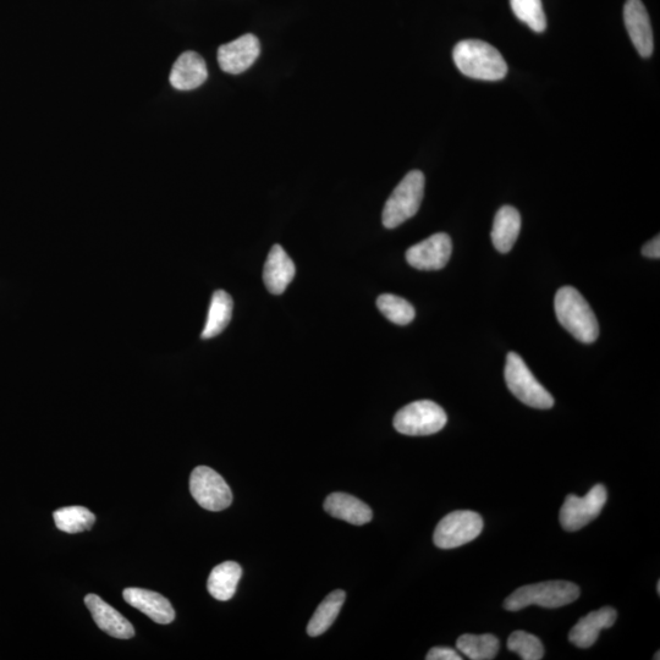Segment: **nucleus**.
Masks as SVG:
<instances>
[{
  "label": "nucleus",
  "instance_id": "f257e3e1",
  "mask_svg": "<svg viewBox=\"0 0 660 660\" xmlns=\"http://www.w3.org/2000/svg\"><path fill=\"white\" fill-rule=\"evenodd\" d=\"M453 59L462 74L471 79L499 81L508 74V64L492 44L466 40L456 44Z\"/></svg>",
  "mask_w": 660,
  "mask_h": 660
},
{
  "label": "nucleus",
  "instance_id": "f03ea898",
  "mask_svg": "<svg viewBox=\"0 0 660 660\" xmlns=\"http://www.w3.org/2000/svg\"><path fill=\"white\" fill-rule=\"evenodd\" d=\"M558 321L575 339L591 344L598 339L599 326L588 302L571 286L558 290L554 301Z\"/></svg>",
  "mask_w": 660,
  "mask_h": 660
},
{
  "label": "nucleus",
  "instance_id": "7ed1b4c3",
  "mask_svg": "<svg viewBox=\"0 0 660 660\" xmlns=\"http://www.w3.org/2000/svg\"><path fill=\"white\" fill-rule=\"evenodd\" d=\"M580 597V588L568 581H547L520 587L505 599L504 608L509 612L538 605L542 608H560L574 603Z\"/></svg>",
  "mask_w": 660,
  "mask_h": 660
},
{
  "label": "nucleus",
  "instance_id": "20e7f679",
  "mask_svg": "<svg viewBox=\"0 0 660 660\" xmlns=\"http://www.w3.org/2000/svg\"><path fill=\"white\" fill-rule=\"evenodd\" d=\"M425 184V175L420 170L406 174L385 203L382 216L385 228H398L415 216L425 195Z\"/></svg>",
  "mask_w": 660,
  "mask_h": 660
},
{
  "label": "nucleus",
  "instance_id": "39448f33",
  "mask_svg": "<svg viewBox=\"0 0 660 660\" xmlns=\"http://www.w3.org/2000/svg\"><path fill=\"white\" fill-rule=\"evenodd\" d=\"M505 382L517 399L533 409L548 410L554 406V398L533 376L530 368L516 352L506 357Z\"/></svg>",
  "mask_w": 660,
  "mask_h": 660
},
{
  "label": "nucleus",
  "instance_id": "423d86ee",
  "mask_svg": "<svg viewBox=\"0 0 660 660\" xmlns=\"http://www.w3.org/2000/svg\"><path fill=\"white\" fill-rule=\"evenodd\" d=\"M448 416L431 400L415 401L403 407L394 417V428L411 437L431 436L447 425Z\"/></svg>",
  "mask_w": 660,
  "mask_h": 660
},
{
  "label": "nucleus",
  "instance_id": "0eeeda50",
  "mask_svg": "<svg viewBox=\"0 0 660 660\" xmlns=\"http://www.w3.org/2000/svg\"><path fill=\"white\" fill-rule=\"evenodd\" d=\"M483 530L480 514L470 510H458L440 520L434 531V544L440 549H454L475 541Z\"/></svg>",
  "mask_w": 660,
  "mask_h": 660
},
{
  "label": "nucleus",
  "instance_id": "6e6552de",
  "mask_svg": "<svg viewBox=\"0 0 660 660\" xmlns=\"http://www.w3.org/2000/svg\"><path fill=\"white\" fill-rule=\"evenodd\" d=\"M190 492L201 508L222 511L233 503V493L218 472L207 466H198L190 476Z\"/></svg>",
  "mask_w": 660,
  "mask_h": 660
},
{
  "label": "nucleus",
  "instance_id": "1a4fd4ad",
  "mask_svg": "<svg viewBox=\"0 0 660 660\" xmlns=\"http://www.w3.org/2000/svg\"><path fill=\"white\" fill-rule=\"evenodd\" d=\"M608 492L603 484H597L585 497L570 494L560 510V524L564 530L574 532L597 519L607 503Z\"/></svg>",
  "mask_w": 660,
  "mask_h": 660
},
{
  "label": "nucleus",
  "instance_id": "9d476101",
  "mask_svg": "<svg viewBox=\"0 0 660 660\" xmlns=\"http://www.w3.org/2000/svg\"><path fill=\"white\" fill-rule=\"evenodd\" d=\"M451 252L453 244L450 236L437 233L410 247L406 252V261L418 271H439L447 266Z\"/></svg>",
  "mask_w": 660,
  "mask_h": 660
},
{
  "label": "nucleus",
  "instance_id": "9b49d317",
  "mask_svg": "<svg viewBox=\"0 0 660 660\" xmlns=\"http://www.w3.org/2000/svg\"><path fill=\"white\" fill-rule=\"evenodd\" d=\"M260 54V40L252 33H247L238 40L219 47L218 63L225 73L239 75L250 69Z\"/></svg>",
  "mask_w": 660,
  "mask_h": 660
},
{
  "label": "nucleus",
  "instance_id": "f8f14e48",
  "mask_svg": "<svg viewBox=\"0 0 660 660\" xmlns=\"http://www.w3.org/2000/svg\"><path fill=\"white\" fill-rule=\"evenodd\" d=\"M627 32L642 58L651 57L654 48L651 20L641 0H627L624 7Z\"/></svg>",
  "mask_w": 660,
  "mask_h": 660
},
{
  "label": "nucleus",
  "instance_id": "ddd939ff",
  "mask_svg": "<svg viewBox=\"0 0 660 660\" xmlns=\"http://www.w3.org/2000/svg\"><path fill=\"white\" fill-rule=\"evenodd\" d=\"M85 604L93 620L102 631L119 640H129L135 636L134 626L118 610L103 601L97 594H87Z\"/></svg>",
  "mask_w": 660,
  "mask_h": 660
},
{
  "label": "nucleus",
  "instance_id": "4468645a",
  "mask_svg": "<svg viewBox=\"0 0 660 660\" xmlns=\"http://www.w3.org/2000/svg\"><path fill=\"white\" fill-rule=\"evenodd\" d=\"M123 597L126 603L140 610L154 623L168 625L175 620L173 605L162 594L143 590V588L130 587L124 590Z\"/></svg>",
  "mask_w": 660,
  "mask_h": 660
},
{
  "label": "nucleus",
  "instance_id": "2eb2a0df",
  "mask_svg": "<svg viewBox=\"0 0 660 660\" xmlns=\"http://www.w3.org/2000/svg\"><path fill=\"white\" fill-rule=\"evenodd\" d=\"M208 70L205 60L196 52L180 55L170 71V84L179 91H191L205 84Z\"/></svg>",
  "mask_w": 660,
  "mask_h": 660
},
{
  "label": "nucleus",
  "instance_id": "dca6fc26",
  "mask_svg": "<svg viewBox=\"0 0 660 660\" xmlns=\"http://www.w3.org/2000/svg\"><path fill=\"white\" fill-rule=\"evenodd\" d=\"M296 268L282 246L274 245L264 264L263 280L269 293L282 295L293 282Z\"/></svg>",
  "mask_w": 660,
  "mask_h": 660
},
{
  "label": "nucleus",
  "instance_id": "f3484780",
  "mask_svg": "<svg viewBox=\"0 0 660 660\" xmlns=\"http://www.w3.org/2000/svg\"><path fill=\"white\" fill-rule=\"evenodd\" d=\"M616 610L612 607H603L592 612L572 627L569 641L579 648H590L597 642L599 634L604 629H609L615 624Z\"/></svg>",
  "mask_w": 660,
  "mask_h": 660
},
{
  "label": "nucleus",
  "instance_id": "a211bd4d",
  "mask_svg": "<svg viewBox=\"0 0 660 660\" xmlns=\"http://www.w3.org/2000/svg\"><path fill=\"white\" fill-rule=\"evenodd\" d=\"M324 510L335 519L344 520L355 526L366 525L373 517L370 506L345 493L330 494L324 502Z\"/></svg>",
  "mask_w": 660,
  "mask_h": 660
},
{
  "label": "nucleus",
  "instance_id": "6ab92c4d",
  "mask_svg": "<svg viewBox=\"0 0 660 660\" xmlns=\"http://www.w3.org/2000/svg\"><path fill=\"white\" fill-rule=\"evenodd\" d=\"M521 230V216L516 208L504 206L495 214L492 241L495 249L502 253L513 250Z\"/></svg>",
  "mask_w": 660,
  "mask_h": 660
},
{
  "label": "nucleus",
  "instance_id": "aec40b11",
  "mask_svg": "<svg viewBox=\"0 0 660 660\" xmlns=\"http://www.w3.org/2000/svg\"><path fill=\"white\" fill-rule=\"evenodd\" d=\"M241 576V566L235 561H225V563L219 564L208 577L209 594L217 601H229L234 597Z\"/></svg>",
  "mask_w": 660,
  "mask_h": 660
},
{
  "label": "nucleus",
  "instance_id": "412c9836",
  "mask_svg": "<svg viewBox=\"0 0 660 660\" xmlns=\"http://www.w3.org/2000/svg\"><path fill=\"white\" fill-rule=\"evenodd\" d=\"M233 307V299L227 291L217 290L213 294L206 326L201 335L202 339H212L224 332L225 328L229 326L231 316H233Z\"/></svg>",
  "mask_w": 660,
  "mask_h": 660
},
{
  "label": "nucleus",
  "instance_id": "4be33fe9",
  "mask_svg": "<svg viewBox=\"0 0 660 660\" xmlns=\"http://www.w3.org/2000/svg\"><path fill=\"white\" fill-rule=\"evenodd\" d=\"M346 594L344 591L337 590L329 594L324 601L319 604L316 613L313 614L310 623L307 626V634L311 637L321 636L335 619L338 618L341 607L345 602Z\"/></svg>",
  "mask_w": 660,
  "mask_h": 660
},
{
  "label": "nucleus",
  "instance_id": "5701e85b",
  "mask_svg": "<svg viewBox=\"0 0 660 660\" xmlns=\"http://www.w3.org/2000/svg\"><path fill=\"white\" fill-rule=\"evenodd\" d=\"M55 525L58 530L70 535L90 531L95 525L96 515L84 506H66L53 513Z\"/></svg>",
  "mask_w": 660,
  "mask_h": 660
},
{
  "label": "nucleus",
  "instance_id": "b1692460",
  "mask_svg": "<svg viewBox=\"0 0 660 660\" xmlns=\"http://www.w3.org/2000/svg\"><path fill=\"white\" fill-rule=\"evenodd\" d=\"M456 647L471 660H492L497 657L500 642L492 634H465L459 637Z\"/></svg>",
  "mask_w": 660,
  "mask_h": 660
},
{
  "label": "nucleus",
  "instance_id": "393cba45",
  "mask_svg": "<svg viewBox=\"0 0 660 660\" xmlns=\"http://www.w3.org/2000/svg\"><path fill=\"white\" fill-rule=\"evenodd\" d=\"M377 307L385 318L389 319L390 322L399 324V326H406V324L414 321L416 316L415 308L409 301L392 294L379 296Z\"/></svg>",
  "mask_w": 660,
  "mask_h": 660
},
{
  "label": "nucleus",
  "instance_id": "a878e982",
  "mask_svg": "<svg viewBox=\"0 0 660 660\" xmlns=\"http://www.w3.org/2000/svg\"><path fill=\"white\" fill-rule=\"evenodd\" d=\"M510 5L516 18L524 22L532 31L538 33L546 31L547 18L542 0H510Z\"/></svg>",
  "mask_w": 660,
  "mask_h": 660
},
{
  "label": "nucleus",
  "instance_id": "bb28decb",
  "mask_svg": "<svg viewBox=\"0 0 660 660\" xmlns=\"http://www.w3.org/2000/svg\"><path fill=\"white\" fill-rule=\"evenodd\" d=\"M508 649L519 654L520 658L524 660H541L544 656L541 640L525 631H515L510 635Z\"/></svg>",
  "mask_w": 660,
  "mask_h": 660
},
{
  "label": "nucleus",
  "instance_id": "cd10ccee",
  "mask_svg": "<svg viewBox=\"0 0 660 660\" xmlns=\"http://www.w3.org/2000/svg\"><path fill=\"white\" fill-rule=\"evenodd\" d=\"M427 660H461L462 657L453 648L434 647L428 652Z\"/></svg>",
  "mask_w": 660,
  "mask_h": 660
},
{
  "label": "nucleus",
  "instance_id": "c85d7f7f",
  "mask_svg": "<svg viewBox=\"0 0 660 660\" xmlns=\"http://www.w3.org/2000/svg\"><path fill=\"white\" fill-rule=\"evenodd\" d=\"M642 255L648 258H660V236L657 235L652 241L642 247Z\"/></svg>",
  "mask_w": 660,
  "mask_h": 660
},
{
  "label": "nucleus",
  "instance_id": "c756f323",
  "mask_svg": "<svg viewBox=\"0 0 660 660\" xmlns=\"http://www.w3.org/2000/svg\"><path fill=\"white\" fill-rule=\"evenodd\" d=\"M657 591L660 593V582L658 581Z\"/></svg>",
  "mask_w": 660,
  "mask_h": 660
},
{
  "label": "nucleus",
  "instance_id": "7c9ffc66",
  "mask_svg": "<svg viewBox=\"0 0 660 660\" xmlns=\"http://www.w3.org/2000/svg\"><path fill=\"white\" fill-rule=\"evenodd\" d=\"M654 659H659V652L657 653V657H654Z\"/></svg>",
  "mask_w": 660,
  "mask_h": 660
}]
</instances>
